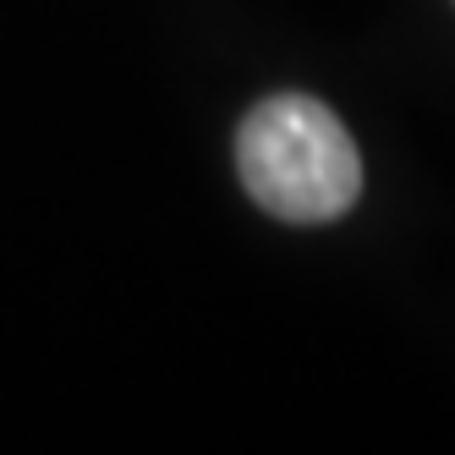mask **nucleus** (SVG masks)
<instances>
[{
	"instance_id": "obj_1",
	"label": "nucleus",
	"mask_w": 455,
	"mask_h": 455,
	"mask_svg": "<svg viewBox=\"0 0 455 455\" xmlns=\"http://www.w3.org/2000/svg\"><path fill=\"white\" fill-rule=\"evenodd\" d=\"M236 171L247 198L291 225L340 220L363 192V159L340 116L307 93L252 105L236 132Z\"/></svg>"
}]
</instances>
